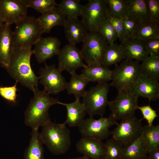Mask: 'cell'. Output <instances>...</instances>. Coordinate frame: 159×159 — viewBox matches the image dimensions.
<instances>
[{
	"label": "cell",
	"instance_id": "obj_1",
	"mask_svg": "<svg viewBox=\"0 0 159 159\" xmlns=\"http://www.w3.org/2000/svg\"><path fill=\"white\" fill-rule=\"evenodd\" d=\"M33 54L32 47L14 49L6 69L16 82L33 92L38 88L40 77L36 75L31 66V58Z\"/></svg>",
	"mask_w": 159,
	"mask_h": 159
},
{
	"label": "cell",
	"instance_id": "obj_2",
	"mask_svg": "<svg viewBox=\"0 0 159 159\" xmlns=\"http://www.w3.org/2000/svg\"><path fill=\"white\" fill-rule=\"evenodd\" d=\"M24 113V123L32 129H38L50 120L48 111L50 107L58 104V99L51 97L44 90L36 88Z\"/></svg>",
	"mask_w": 159,
	"mask_h": 159
},
{
	"label": "cell",
	"instance_id": "obj_3",
	"mask_svg": "<svg viewBox=\"0 0 159 159\" xmlns=\"http://www.w3.org/2000/svg\"><path fill=\"white\" fill-rule=\"evenodd\" d=\"M42 127L41 139L50 152L59 155L69 150L71 145L70 132L66 124L56 123L50 120Z\"/></svg>",
	"mask_w": 159,
	"mask_h": 159
},
{
	"label": "cell",
	"instance_id": "obj_4",
	"mask_svg": "<svg viewBox=\"0 0 159 159\" xmlns=\"http://www.w3.org/2000/svg\"><path fill=\"white\" fill-rule=\"evenodd\" d=\"M13 32L14 49L32 47L43 33L37 18L26 16L16 24Z\"/></svg>",
	"mask_w": 159,
	"mask_h": 159
},
{
	"label": "cell",
	"instance_id": "obj_5",
	"mask_svg": "<svg viewBox=\"0 0 159 159\" xmlns=\"http://www.w3.org/2000/svg\"><path fill=\"white\" fill-rule=\"evenodd\" d=\"M141 73L139 62L125 59L112 70L110 86L115 88L118 93L131 91Z\"/></svg>",
	"mask_w": 159,
	"mask_h": 159
},
{
	"label": "cell",
	"instance_id": "obj_6",
	"mask_svg": "<svg viewBox=\"0 0 159 159\" xmlns=\"http://www.w3.org/2000/svg\"><path fill=\"white\" fill-rule=\"evenodd\" d=\"M110 86L108 83H99L86 91L82 97V102L90 117L95 115L103 116L108 106Z\"/></svg>",
	"mask_w": 159,
	"mask_h": 159
},
{
	"label": "cell",
	"instance_id": "obj_7",
	"mask_svg": "<svg viewBox=\"0 0 159 159\" xmlns=\"http://www.w3.org/2000/svg\"><path fill=\"white\" fill-rule=\"evenodd\" d=\"M118 123L117 120L110 114L108 117L101 116L98 119L90 117L85 119L78 127L82 137L102 141L108 139L111 134L110 128Z\"/></svg>",
	"mask_w": 159,
	"mask_h": 159
},
{
	"label": "cell",
	"instance_id": "obj_8",
	"mask_svg": "<svg viewBox=\"0 0 159 159\" xmlns=\"http://www.w3.org/2000/svg\"><path fill=\"white\" fill-rule=\"evenodd\" d=\"M81 50V54L87 65L102 64L103 55L108 45L107 41L98 31L89 32Z\"/></svg>",
	"mask_w": 159,
	"mask_h": 159
},
{
	"label": "cell",
	"instance_id": "obj_9",
	"mask_svg": "<svg viewBox=\"0 0 159 159\" xmlns=\"http://www.w3.org/2000/svg\"><path fill=\"white\" fill-rule=\"evenodd\" d=\"M141 121L135 116L121 120L111 131V138L124 147L128 145L141 135L143 127Z\"/></svg>",
	"mask_w": 159,
	"mask_h": 159
},
{
	"label": "cell",
	"instance_id": "obj_10",
	"mask_svg": "<svg viewBox=\"0 0 159 159\" xmlns=\"http://www.w3.org/2000/svg\"><path fill=\"white\" fill-rule=\"evenodd\" d=\"M138 98L130 91L118 93L114 100L108 102L111 114L117 120L135 116Z\"/></svg>",
	"mask_w": 159,
	"mask_h": 159
},
{
	"label": "cell",
	"instance_id": "obj_11",
	"mask_svg": "<svg viewBox=\"0 0 159 159\" xmlns=\"http://www.w3.org/2000/svg\"><path fill=\"white\" fill-rule=\"evenodd\" d=\"M45 66L39 72V82L44 86V90L49 95L58 94L66 89L67 82L61 72L55 64Z\"/></svg>",
	"mask_w": 159,
	"mask_h": 159
},
{
	"label": "cell",
	"instance_id": "obj_12",
	"mask_svg": "<svg viewBox=\"0 0 159 159\" xmlns=\"http://www.w3.org/2000/svg\"><path fill=\"white\" fill-rule=\"evenodd\" d=\"M58 69L71 74L78 69L87 66L83 61L80 51L76 45L68 44L60 49L57 55Z\"/></svg>",
	"mask_w": 159,
	"mask_h": 159
},
{
	"label": "cell",
	"instance_id": "obj_13",
	"mask_svg": "<svg viewBox=\"0 0 159 159\" xmlns=\"http://www.w3.org/2000/svg\"><path fill=\"white\" fill-rule=\"evenodd\" d=\"M106 11L104 0H90L84 6L81 20L89 32L97 31L100 24L106 19Z\"/></svg>",
	"mask_w": 159,
	"mask_h": 159
},
{
	"label": "cell",
	"instance_id": "obj_14",
	"mask_svg": "<svg viewBox=\"0 0 159 159\" xmlns=\"http://www.w3.org/2000/svg\"><path fill=\"white\" fill-rule=\"evenodd\" d=\"M27 9L22 0H0V14L7 25L16 24L27 16Z\"/></svg>",
	"mask_w": 159,
	"mask_h": 159
},
{
	"label": "cell",
	"instance_id": "obj_15",
	"mask_svg": "<svg viewBox=\"0 0 159 159\" xmlns=\"http://www.w3.org/2000/svg\"><path fill=\"white\" fill-rule=\"evenodd\" d=\"M61 45L60 41L56 37H41L34 45L33 54L38 63L45 62L47 59L57 55Z\"/></svg>",
	"mask_w": 159,
	"mask_h": 159
},
{
	"label": "cell",
	"instance_id": "obj_16",
	"mask_svg": "<svg viewBox=\"0 0 159 159\" xmlns=\"http://www.w3.org/2000/svg\"><path fill=\"white\" fill-rule=\"evenodd\" d=\"M131 91L138 97L155 101L159 98V83L141 73Z\"/></svg>",
	"mask_w": 159,
	"mask_h": 159
},
{
	"label": "cell",
	"instance_id": "obj_17",
	"mask_svg": "<svg viewBox=\"0 0 159 159\" xmlns=\"http://www.w3.org/2000/svg\"><path fill=\"white\" fill-rule=\"evenodd\" d=\"M76 148L78 152L89 159L104 158L105 145L102 141L82 137L77 143Z\"/></svg>",
	"mask_w": 159,
	"mask_h": 159
},
{
	"label": "cell",
	"instance_id": "obj_18",
	"mask_svg": "<svg viewBox=\"0 0 159 159\" xmlns=\"http://www.w3.org/2000/svg\"><path fill=\"white\" fill-rule=\"evenodd\" d=\"M13 39L10 25L4 23L0 26V65L5 69L9 65L14 49Z\"/></svg>",
	"mask_w": 159,
	"mask_h": 159
},
{
	"label": "cell",
	"instance_id": "obj_19",
	"mask_svg": "<svg viewBox=\"0 0 159 159\" xmlns=\"http://www.w3.org/2000/svg\"><path fill=\"white\" fill-rule=\"evenodd\" d=\"M63 26L65 37L71 44L83 42L89 32L82 21L78 18H67Z\"/></svg>",
	"mask_w": 159,
	"mask_h": 159
},
{
	"label": "cell",
	"instance_id": "obj_20",
	"mask_svg": "<svg viewBox=\"0 0 159 159\" xmlns=\"http://www.w3.org/2000/svg\"><path fill=\"white\" fill-rule=\"evenodd\" d=\"M126 59L140 62L149 55L145 49L144 42L134 38H126L120 44Z\"/></svg>",
	"mask_w": 159,
	"mask_h": 159
},
{
	"label": "cell",
	"instance_id": "obj_21",
	"mask_svg": "<svg viewBox=\"0 0 159 159\" xmlns=\"http://www.w3.org/2000/svg\"><path fill=\"white\" fill-rule=\"evenodd\" d=\"M58 104L64 106L67 109V118L64 122L65 124L71 127H78L84 121L87 113L80 99H76L73 102L68 103L59 101Z\"/></svg>",
	"mask_w": 159,
	"mask_h": 159
},
{
	"label": "cell",
	"instance_id": "obj_22",
	"mask_svg": "<svg viewBox=\"0 0 159 159\" xmlns=\"http://www.w3.org/2000/svg\"><path fill=\"white\" fill-rule=\"evenodd\" d=\"M37 19L43 33H49L55 26H63L66 18L57 7L42 14Z\"/></svg>",
	"mask_w": 159,
	"mask_h": 159
},
{
	"label": "cell",
	"instance_id": "obj_23",
	"mask_svg": "<svg viewBox=\"0 0 159 159\" xmlns=\"http://www.w3.org/2000/svg\"><path fill=\"white\" fill-rule=\"evenodd\" d=\"M112 70L102 64L93 65L84 68L81 74L89 82L107 83L111 80Z\"/></svg>",
	"mask_w": 159,
	"mask_h": 159
},
{
	"label": "cell",
	"instance_id": "obj_24",
	"mask_svg": "<svg viewBox=\"0 0 159 159\" xmlns=\"http://www.w3.org/2000/svg\"><path fill=\"white\" fill-rule=\"evenodd\" d=\"M127 7V16L140 23L149 20L146 0H124Z\"/></svg>",
	"mask_w": 159,
	"mask_h": 159
},
{
	"label": "cell",
	"instance_id": "obj_25",
	"mask_svg": "<svg viewBox=\"0 0 159 159\" xmlns=\"http://www.w3.org/2000/svg\"><path fill=\"white\" fill-rule=\"evenodd\" d=\"M38 130L32 129L29 144L25 151L24 159H44L43 143Z\"/></svg>",
	"mask_w": 159,
	"mask_h": 159
},
{
	"label": "cell",
	"instance_id": "obj_26",
	"mask_svg": "<svg viewBox=\"0 0 159 159\" xmlns=\"http://www.w3.org/2000/svg\"><path fill=\"white\" fill-rule=\"evenodd\" d=\"M70 74V80L67 83L65 89L68 94H73L76 99H80L85 95V87L89 82L81 74H77L75 72Z\"/></svg>",
	"mask_w": 159,
	"mask_h": 159
},
{
	"label": "cell",
	"instance_id": "obj_27",
	"mask_svg": "<svg viewBox=\"0 0 159 159\" xmlns=\"http://www.w3.org/2000/svg\"><path fill=\"white\" fill-rule=\"evenodd\" d=\"M126 59L121 47L116 43L108 44L104 52L101 62L103 66L108 67Z\"/></svg>",
	"mask_w": 159,
	"mask_h": 159
},
{
	"label": "cell",
	"instance_id": "obj_28",
	"mask_svg": "<svg viewBox=\"0 0 159 159\" xmlns=\"http://www.w3.org/2000/svg\"><path fill=\"white\" fill-rule=\"evenodd\" d=\"M134 38L142 42L159 38V23L150 20L141 22Z\"/></svg>",
	"mask_w": 159,
	"mask_h": 159
},
{
	"label": "cell",
	"instance_id": "obj_29",
	"mask_svg": "<svg viewBox=\"0 0 159 159\" xmlns=\"http://www.w3.org/2000/svg\"><path fill=\"white\" fill-rule=\"evenodd\" d=\"M142 135L147 153L159 148V125H145Z\"/></svg>",
	"mask_w": 159,
	"mask_h": 159
},
{
	"label": "cell",
	"instance_id": "obj_30",
	"mask_svg": "<svg viewBox=\"0 0 159 159\" xmlns=\"http://www.w3.org/2000/svg\"><path fill=\"white\" fill-rule=\"evenodd\" d=\"M142 133L137 139L124 147L121 159H139L146 155Z\"/></svg>",
	"mask_w": 159,
	"mask_h": 159
},
{
	"label": "cell",
	"instance_id": "obj_31",
	"mask_svg": "<svg viewBox=\"0 0 159 159\" xmlns=\"http://www.w3.org/2000/svg\"><path fill=\"white\" fill-rule=\"evenodd\" d=\"M80 2L79 0H62L58 7L66 18H78L81 16L84 7Z\"/></svg>",
	"mask_w": 159,
	"mask_h": 159
},
{
	"label": "cell",
	"instance_id": "obj_32",
	"mask_svg": "<svg viewBox=\"0 0 159 159\" xmlns=\"http://www.w3.org/2000/svg\"><path fill=\"white\" fill-rule=\"evenodd\" d=\"M141 74L154 80H159V56L149 55L140 64Z\"/></svg>",
	"mask_w": 159,
	"mask_h": 159
},
{
	"label": "cell",
	"instance_id": "obj_33",
	"mask_svg": "<svg viewBox=\"0 0 159 159\" xmlns=\"http://www.w3.org/2000/svg\"><path fill=\"white\" fill-rule=\"evenodd\" d=\"M104 1L108 12L112 16L123 19L127 16V7L124 0Z\"/></svg>",
	"mask_w": 159,
	"mask_h": 159
},
{
	"label": "cell",
	"instance_id": "obj_34",
	"mask_svg": "<svg viewBox=\"0 0 159 159\" xmlns=\"http://www.w3.org/2000/svg\"><path fill=\"white\" fill-rule=\"evenodd\" d=\"M26 6L41 14L52 9L58 6L54 0H22Z\"/></svg>",
	"mask_w": 159,
	"mask_h": 159
},
{
	"label": "cell",
	"instance_id": "obj_35",
	"mask_svg": "<svg viewBox=\"0 0 159 159\" xmlns=\"http://www.w3.org/2000/svg\"><path fill=\"white\" fill-rule=\"evenodd\" d=\"M105 144L104 159H121L124 147L112 138L108 139Z\"/></svg>",
	"mask_w": 159,
	"mask_h": 159
},
{
	"label": "cell",
	"instance_id": "obj_36",
	"mask_svg": "<svg viewBox=\"0 0 159 159\" xmlns=\"http://www.w3.org/2000/svg\"><path fill=\"white\" fill-rule=\"evenodd\" d=\"M97 31L104 37L108 44H112L118 39L117 35L110 21L104 20L99 25Z\"/></svg>",
	"mask_w": 159,
	"mask_h": 159
},
{
	"label": "cell",
	"instance_id": "obj_37",
	"mask_svg": "<svg viewBox=\"0 0 159 159\" xmlns=\"http://www.w3.org/2000/svg\"><path fill=\"white\" fill-rule=\"evenodd\" d=\"M106 19L111 23L120 41L121 42L125 40L126 38L123 20L112 16L108 12L107 6Z\"/></svg>",
	"mask_w": 159,
	"mask_h": 159
},
{
	"label": "cell",
	"instance_id": "obj_38",
	"mask_svg": "<svg viewBox=\"0 0 159 159\" xmlns=\"http://www.w3.org/2000/svg\"><path fill=\"white\" fill-rule=\"evenodd\" d=\"M122 20L126 39L134 38L140 22L136 19L127 16Z\"/></svg>",
	"mask_w": 159,
	"mask_h": 159
},
{
	"label": "cell",
	"instance_id": "obj_39",
	"mask_svg": "<svg viewBox=\"0 0 159 159\" xmlns=\"http://www.w3.org/2000/svg\"><path fill=\"white\" fill-rule=\"evenodd\" d=\"M16 83L13 86L9 87L0 86V95L4 99L12 103L16 102L17 91V84Z\"/></svg>",
	"mask_w": 159,
	"mask_h": 159
},
{
	"label": "cell",
	"instance_id": "obj_40",
	"mask_svg": "<svg viewBox=\"0 0 159 159\" xmlns=\"http://www.w3.org/2000/svg\"><path fill=\"white\" fill-rule=\"evenodd\" d=\"M149 20L159 23V0H146Z\"/></svg>",
	"mask_w": 159,
	"mask_h": 159
},
{
	"label": "cell",
	"instance_id": "obj_41",
	"mask_svg": "<svg viewBox=\"0 0 159 159\" xmlns=\"http://www.w3.org/2000/svg\"><path fill=\"white\" fill-rule=\"evenodd\" d=\"M137 108L140 110L143 115V117L141 120L145 119L147 121L148 126L153 125L154 120L158 116L156 111L153 110L149 105L142 106H138Z\"/></svg>",
	"mask_w": 159,
	"mask_h": 159
},
{
	"label": "cell",
	"instance_id": "obj_42",
	"mask_svg": "<svg viewBox=\"0 0 159 159\" xmlns=\"http://www.w3.org/2000/svg\"><path fill=\"white\" fill-rule=\"evenodd\" d=\"M143 42L149 55L159 56V38H153Z\"/></svg>",
	"mask_w": 159,
	"mask_h": 159
},
{
	"label": "cell",
	"instance_id": "obj_43",
	"mask_svg": "<svg viewBox=\"0 0 159 159\" xmlns=\"http://www.w3.org/2000/svg\"><path fill=\"white\" fill-rule=\"evenodd\" d=\"M149 159H159V148L148 152Z\"/></svg>",
	"mask_w": 159,
	"mask_h": 159
},
{
	"label": "cell",
	"instance_id": "obj_44",
	"mask_svg": "<svg viewBox=\"0 0 159 159\" xmlns=\"http://www.w3.org/2000/svg\"><path fill=\"white\" fill-rule=\"evenodd\" d=\"M69 159H89L87 157L83 156L82 157H77L75 158H70Z\"/></svg>",
	"mask_w": 159,
	"mask_h": 159
},
{
	"label": "cell",
	"instance_id": "obj_45",
	"mask_svg": "<svg viewBox=\"0 0 159 159\" xmlns=\"http://www.w3.org/2000/svg\"><path fill=\"white\" fill-rule=\"evenodd\" d=\"M4 23V22L0 14V26H1Z\"/></svg>",
	"mask_w": 159,
	"mask_h": 159
},
{
	"label": "cell",
	"instance_id": "obj_46",
	"mask_svg": "<svg viewBox=\"0 0 159 159\" xmlns=\"http://www.w3.org/2000/svg\"><path fill=\"white\" fill-rule=\"evenodd\" d=\"M139 159H149V158L146 155Z\"/></svg>",
	"mask_w": 159,
	"mask_h": 159
}]
</instances>
